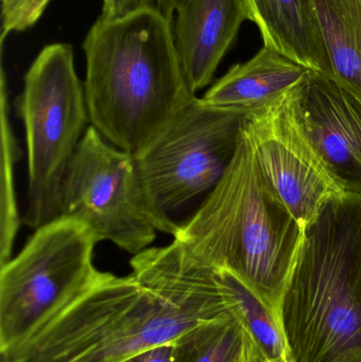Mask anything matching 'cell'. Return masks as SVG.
<instances>
[{"label": "cell", "mask_w": 361, "mask_h": 362, "mask_svg": "<svg viewBox=\"0 0 361 362\" xmlns=\"http://www.w3.org/2000/svg\"><path fill=\"white\" fill-rule=\"evenodd\" d=\"M173 238L187 261L229 270L280 313L304 227L265 180L243 129L226 173Z\"/></svg>", "instance_id": "3"}, {"label": "cell", "mask_w": 361, "mask_h": 362, "mask_svg": "<svg viewBox=\"0 0 361 362\" xmlns=\"http://www.w3.org/2000/svg\"><path fill=\"white\" fill-rule=\"evenodd\" d=\"M333 78L361 98V0H309Z\"/></svg>", "instance_id": "14"}, {"label": "cell", "mask_w": 361, "mask_h": 362, "mask_svg": "<svg viewBox=\"0 0 361 362\" xmlns=\"http://www.w3.org/2000/svg\"><path fill=\"white\" fill-rule=\"evenodd\" d=\"M262 355L232 314L182 337L174 362H258Z\"/></svg>", "instance_id": "16"}, {"label": "cell", "mask_w": 361, "mask_h": 362, "mask_svg": "<svg viewBox=\"0 0 361 362\" xmlns=\"http://www.w3.org/2000/svg\"><path fill=\"white\" fill-rule=\"evenodd\" d=\"M15 106L27 141L23 223L37 229L59 217L64 177L90 121L70 45L57 42L42 48L25 74Z\"/></svg>", "instance_id": "5"}, {"label": "cell", "mask_w": 361, "mask_h": 362, "mask_svg": "<svg viewBox=\"0 0 361 362\" xmlns=\"http://www.w3.org/2000/svg\"><path fill=\"white\" fill-rule=\"evenodd\" d=\"M131 267L125 276L99 272L0 353L1 362H124L233 314L216 270L186 261L175 243L134 255Z\"/></svg>", "instance_id": "1"}, {"label": "cell", "mask_w": 361, "mask_h": 362, "mask_svg": "<svg viewBox=\"0 0 361 362\" xmlns=\"http://www.w3.org/2000/svg\"><path fill=\"white\" fill-rule=\"evenodd\" d=\"M150 6H156L154 0H104L99 18L104 21H119Z\"/></svg>", "instance_id": "18"}, {"label": "cell", "mask_w": 361, "mask_h": 362, "mask_svg": "<svg viewBox=\"0 0 361 362\" xmlns=\"http://www.w3.org/2000/svg\"><path fill=\"white\" fill-rule=\"evenodd\" d=\"M290 97L295 119L329 175L343 193L361 197V98L312 70Z\"/></svg>", "instance_id": "10"}, {"label": "cell", "mask_w": 361, "mask_h": 362, "mask_svg": "<svg viewBox=\"0 0 361 362\" xmlns=\"http://www.w3.org/2000/svg\"><path fill=\"white\" fill-rule=\"evenodd\" d=\"M258 362H271V361H269L268 359L265 358V357L263 356V355H262V357H261L260 361H259Z\"/></svg>", "instance_id": "21"}, {"label": "cell", "mask_w": 361, "mask_h": 362, "mask_svg": "<svg viewBox=\"0 0 361 362\" xmlns=\"http://www.w3.org/2000/svg\"><path fill=\"white\" fill-rule=\"evenodd\" d=\"M0 116H1V169H0V265L12 259L15 240L20 226L15 172L20 160L21 151L18 146L10 121V104L6 88V72L1 68L0 89Z\"/></svg>", "instance_id": "17"}, {"label": "cell", "mask_w": 361, "mask_h": 362, "mask_svg": "<svg viewBox=\"0 0 361 362\" xmlns=\"http://www.w3.org/2000/svg\"><path fill=\"white\" fill-rule=\"evenodd\" d=\"M248 114L196 98L135 156L159 232L175 235L178 213L203 202L220 182L235 158Z\"/></svg>", "instance_id": "6"}, {"label": "cell", "mask_w": 361, "mask_h": 362, "mask_svg": "<svg viewBox=\"0 0 361 362\" xmlns=\"http://www.w3.org/2000/svg\"><path fill=\"white\" fill-rule=\"evenodd\" d=\"M216 279L228 298L233 315L249 334L263 356L271 362H295L280 313L269 308L229 270H216Z\"/></svg>", "instance_id": "15"}, {"label": "cell", "mask_w": 361, "mask_h": 362, "mask_svg": "<svg viewBox=\"0 0 361 362\" xmlns=\"http://www.w3.org/2000/svg\"><path fill=\"white\" fill-rule=\"evenodd\" d=\"M290 95V91L273 105L249 112L243 129L265 180L305 228L330 200L345 193L301 131Z\"/></svg>", "instance_id": "9"}, {"label": "cell", "mask_w": 361, "mask_h": 362, "mask_svg": "<svg viewBox=\"0 0 361 362\" xmlns=\"http://www.w3.org/2000/svg\"><path fill=\"white\" fill-rule=\"evenodd\" d=\"M295 362H361V197L333 198L304 240L280 308Z\"/></svg>", "instance_id": "4"}, {"label": "cell", "mask_w": 361, "mask_h": 362, "mask_svg": "<svg viewBox=\"0 0 361 362\" xmlns=\"http://www.w3.org/2000/svg\"><path fill=\"white\" fill-rule=\"evenodd\" d=\"M97 244L78 221L57 217L35 229L0 270V353L8 350L61 300L88 284L100 270Z\"/></svg>", "instance_id": "8"}, {"label": "cell", "mask_w": 361, "mask_h": 362, "mask_svg": "<svg viewBox=\"0 0 361 362\" xmlns=\"http://www.w3.org/2000/svg\"><path fill=\"white\" fill-rule=\"evenodd\" d=\"M186 1L187 0H154L155 4L170 16H172L174 12H177L178 8Z\"/></svg>", "instance_id": "20"}, {"label": "cell", "mask_w": 361, "mask_h": 362, "mask_svg": "<svg viewBox=\"0 0 361 362\" xmlns=\"http://www.w3.org/2000/svg\"><path fill=\"white\" fill-rule=\"evenodd\" d=\"M177 344V342H176ZM176 344H167L134 355L124 362H174Z\"/></svg>", "instance_id": "19"}, {"label": "cell", "mask_w": 361, "mask_h": 362, "mask_svg": "<svg viewBox=\"0 0 361 362\" xmlns=\"http://www.w3.org/2000/svg\"><path fill=\"white\" fill-rule=\"evenodd\" d=\"M83 49L91 125L134 156L197 98L178 57L172 16L157 6L119 21L97 19Z\"/></svg>", "instance_id": "2"}, {"label": "cell", "mask_w": 361, "mask_h": 362, "mask_svg": "<svg viewBox=\"0 0 361 362\" xmlns=\"http://www.w3.org/2000/svg\"><path fill=\"white\" fill-rule=\"evenodd\" d=\"M59 217L86 226L97 243L108 240L136 255L157 230L134 155L116 148L89 125L64 177Z\"/></svg>", "instance_id": "7"}, {"label": "cell", "mask_w": 361, "mask_h": 362, "mask_svg": "<svg viewBox=\"0 0 361 362\" xmlns=\"http://www.w3.org/2000/svg\"><path fill=\"white\" fill-rule=\"evenodd\" d=\"M245 21L244 0H187L178 8L174 40L193 93L211 84Z\"/></svg>", "instance_id": "11"}, {"label": "cell", "mask_w": 361, "mask_h": 362, "mask_svg": "<svg viewBox=\"0 0 361 362\" xmlns=\"http://www.w3.org/2000/svg\"><path fill=\"white\" fill-rule=\"evenodd\" d=\"M311 70L263 46L249 61L235 64L201 98L213 107L254 112L273 105L304 81Z\"/></svg>", "instance_id": "12"}, {"label": "cell", "mask_w": 361, "mask_h": 362, "mask_svg": "<svg viewBox=\"0 0 361 362\" xmlns=\"http://www.w3.org/2000/svg\"><path fill=\"white\" fill-rule=\"evenodd\" d=\"M264 47L333 78L332 66L309 0H244Z\"/></svg>", "instance_id": "13"}]
</instances>
